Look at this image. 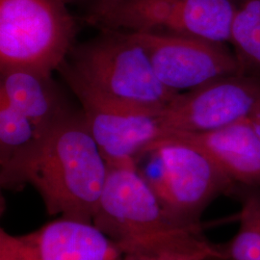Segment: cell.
Masks as SVG:
<instances>
[{"label": "cell", "instance_id": "6da1fadb", "mask_svg": "<svg viewBox=\"0 0 260 260\" xmlns=\"http://www.w3.org/2000/svg\"><path fill=\"white\" fill-rule=\"evenodd\" d=\"M108 164L83 113L58 124L39 149L25 176L47 213L93 223L107 177Z\"/></svg>", "mask_w": 260, "mask_h": 260}, {"label": "cell", "instance_id": "7a4b0ae2", "mask_svg": "<svg viewBox=\"0 0 260 260\" xmlns=\"http://www.w3.org/2000/svg\"><path fill=\"white\" fill-rule=\"evenodd\" d=\"M100 30L99 36L75 44L68 64L86 83L115 101L163 110L178 93L158 79L146 49L129 31Z\"/></svg>", "mask_w": 260, "mask_h": 260}, {"label": "cell", "instance_id": "3957f363", "mask_svg": "<svg viewBox=\"0 0 260 260\" xmlns=\"http://www.w3.org/2000/svg\"><path fill=\"white\" fill-rule=\"evenodd\" d=\"M65 0H0V71L52 75L73 47L78 19Z\"/></svg>", "mask_w": 260, "mask_h": 260}, {"label": "cell", "instance_id": "277c9868", "mask_svg": "<svg viewBox=\"0 0 260 260\" xmlns=\"http://www.w3.org/2000/svg\"><path fill=\"white\" fill-rule=\"evenodd\" d=\"M93 223L121 250L145 242L203 230L186 224L168 210L135 162L108 164Z\"/></svg>", "mask_w": 260, "mask_h": 260}, {"label": "cell", "instance_id": "5b68a950", "mask_svg": "<svg viewBox=\"0 0 260 260\" xmlns=\"http://www.w3.org/2000/svg\"><path fill=\"white\" fill-rule=\"evenodd\" d=\"M240 0H118L79 19L92 26L175 34L228 45Z\"/></svg>", "mask_w": 260, "mask_h": 260}, {"label": "cell", "instance_id": "8992f818", "mask_svg": "<svg viewBox=\"0 0 260 260\" xmlns=\"http://www.w3.org/2000/svg\"><path fill=\"white\" fill-rule=\"evenodd\" d=\"M147 153L151 161L146 171L138 169L140 173L168 210L186 224H202L201 216L205 208L235 187L211 158L191 145L159 140Z\"/></svg>", "mask_w": 260, "mask_h": 260}, {"label": "cell", "instance_id": "52a82bcc", "mask_svg": "<svg viewBox=\"0 0 260 260\" xmlns=\"http://www.w3.org/2000/svg\"><path fill=\"white\" fill-rule=\"evenodd\" d=\"M57 72L80 103L85 121L107 164L137 163L162 137L159 112L133 107L99 92L67 60Z\"/></svg>", "mask_w": 260, "mask_h": 260}, {"label": "cell", "instance_id": "ba28073f", "mask_svg": "<svg viewBox=\"0 0 260 260\" xmlns=\"http://www.w3.org/2000/svg\"><path fill=\"white\" fill-rule=\"evenodd\" d=\"M259 103L260 75L242 72L218 78L178 93L159 112L162 137L171 132L223 128L249 119Z\"/></svg>", "mask_w": 260, "mask_h": 260}, {"label": "cell", "instance_id": "9c48e42d", "mask_svg": "<svg viewBox=\"0 0 260 260\" xmlns=\"http://www.w3.org/2000/svg\"><path fill=\"white\" fill-rule=\"evenodd\" d=\"M131 33L146 49L158 79L175 93L246 72L228 45L183 35Z\"/></svg>", "mask_w": 260, "mask_h": 260}, {"label": "cell", "instance_id": "30bf717a", "mask_svg": "<svg viewBox=\"0 0 260 260\" xmlns=\"http://www.w3.org/2000/svg\"><path fill=\"white\" fill-rule=\"evenodd\" d=\"M122 254L94 223L62 216L25 234L0 230V260H120Z\"/></svg>", "mask_w": 260, "mask_h": 260}, {"label": "cell", "instance_id": "8fae6325", "mask_svg": "<svg viewBox=\"0 0 260 260\" xmlns=\"http://www.w3.org/2000/svg\"><path fill=\"white\" fill-rule=\"evenodd\" d=\"M159 140L196 147L211 158L234 184L260 189V141L249 119L212 131L171 132Z\"/></svg>", "mask_w": 260, "mask_h": 260}, {"label": "cell", "instance_id": "7c38bea8", "mask_svg": "<svg viewBox=\"0 0 260 260\" xmlns=\"http://www.w3.org/2000/svg\"><path fill=\"white\" fill-rule=\"evenodd\" d=\"M0 99L45 134H49L76 111L52 75L24 69L0 71Z\"/></svg>", "mask_w": 260, "mask_h": 260}, {"label": "cell", "instance_id": "4fadbf2b", "mask_svg": "<svg viewBox=\"0 0 260 260\" xmlns=\"http://www.w3.org/2000/svg\"><path fill=\"white\" fill-rule=\"evenodd\" d=\"M49 134L40 131L25 116L5 100L0 99V183L2 188L18 191L26 186L28 167Z\"/></svg>", "mask_w": 260, "mask_h": 260}, {"label": "cell", "instance_id": "5bb4252c", "mask_svg": "<svg viewBox=\"0 0 260 260\" xmlns=\"http://www.w3.org/2000/svg\"><path fill=\"white\" fill-rule=\"evenodd\" d=\"M120 260H222V252L203 231H194L124 249Z\"/></svg>", "mask_w": 260, "mask_h": 260}, {"label": "cell", "instance_id": "9a60e30c", "mask_svg": "<svg viewBox=\"0 0 260 260\" xmlns=\"http://www.w3.org/2000/svg\"><path fill=\"white\" fill-rule=\"evenodd\" d=\"M239 228L220 245L222 260H260V189H247L241 197Z\"/></svg>", "mask_w": 260, "mask_h": 260}, {"label": "cell", "instance_id": "2e32d148", "mask_svg": "<svg viewBox=\"0 0 260 260\" xmlns=\"http://www.w3.org/2000/svg\"><path fill=\"white\" fill-rule=\"evenodd\" d=\"M230 45L245 71L260 75V0H240Z\"/></svg>", "mask_w": 260, "mask_h": 260}, {"label": "cell", "instance_id": "e0dca14e", "mask_svg": "<svg viewBox=\"0 0 260 260\" xmlns=\"http://www.w3.org/2000/svg\"><path fill=\"white\" fill-rule=\"evenodd\" d=\"M69 5H75L82 10V16L94 14L115 3L118 0H65Z\"/></svg>", "mask_w": 260, "mask_h": 260}, {"label": "cell", "instance_id": "ac0fdd59", "mask_svg": "<svg viewBox=\"0 0 260 260\" xmlns=\"http://www.w3.org/2000/svg\"><path fill=\"white\" fill-rule=\"evenodd\" d=\"M249 121L251 122L252 129L255 132L257 138L260 141V103L250 116Z\"/></svg>", "mask_w": 260, "mask_h": 260}]
</instances>
